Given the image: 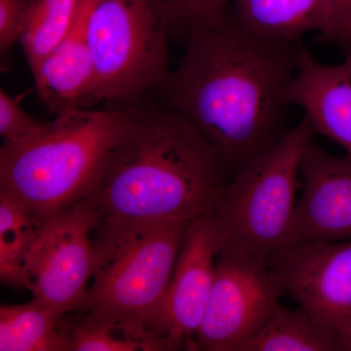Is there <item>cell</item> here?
Listing matches in <instances>:
<instances>
[{
	"mask_svg": "<svg viewBox=\"0 0 351 351\" xmlns=\"http://www.w3.org/2000/svg\"><path fill=\"white\" fill-rule=\"evenodd\" d=\"M186 34L181 61L159 90L235 174L286 131L302 46L258 36L228 17Z\"/></svg>",
	"mask_w": 351,
	"mask_h": 351,
	"instance_id": "cell-1",
	"label": "cell"
},
{
	"mask_svg": "<svg viewBox=\"0 0 351 351\" xmlns=\"http://www.w3.org/2000/svg\"><path fill=\"white\" fill-rule=\"evenodd\" d=\"M127 110L86 197L96 210V226L193 221L213 210L230 182L213 145L169 108Z\"/></svg>",
	"mask_w": 351,
	"mask_h": 351,
	"instance_id": "cell-2",
	"label": "cell"
},
{
	"mask_svg": "<svg viewBox=\"0 0 351 351\" xmlns=\"http://www.w3.org/2000/svg\"><path fill=\"white\" fill-rule=\"evenodd\" d=\"M125 110L59 113L40 133L0 149V189L45 219L93 191L117 136Z\"/></svg>",
	"mask_w": 351,
	"mask_h": 351,
	"instance_id": "cell-3",
	"label": "cell"
},
{
	"mask_svg": "<svg viewBox=\"0 0 351 351\" xmlns=\"http://www.w3.org/2000/svg\"><path fill=\"white\" fill-rule=\"evenodd\" d=\"M191 221L95 226L93 277L75 309L144 325L157 332L159 311Z\"/></svg>",
	"mask_w": 351,
	"mask_h": 351,
	"instance_id": "cell-4",
	"label": "cell"
},
{
	"mask_svg": "<svg viewBox=\"0 0 351 351\" xmlns=\"http://www.w3.org/2000/svg\"><path fill=\"white\" fill-rule=\"evenodd\" d=\"M313 135L304 117L233 175L213 209L218 251L237 249L267 260L283 248L298 202L302 157Z\"/></svg>",
	"mask_w": 351,
	"mask_h": 351,
	"instance_id": "cell-5",
	"label": "cell"
},
{
	"mask_svg": "<svg viewBox=\"0 0 351 351\" xmlns=\"http://www.w3.org/2000/svg\"><path fill=\"white\" fill-rule=\"evenodd\" d=\"M100 101H136L167 80L172 21L163 0H85Z\"/></svg>",
	"mask_w": 351,
	"mask_h": 351,
	"instance_id": "cell-6",
	"label": "cell"
},
{
	"mask_svg": "<svg viewBox=\"0 0 351 351\" xmlns=\"http://www.w3.org/2000/svg\"><path fill=\"white\" fill-rule=\"evenodd\" d=\"M283 292L267 258L237 249L218 251L195 350L241 351L280 306Z\"/></svg>",
	"mask_w": 351,
	"mask_h": 351,
	"instance_id": "cell-7",
	"label": "cell"
},
{
	"mask_svg": "<svg viewBox=\"0 0 351 351\" xmlns=\"http://www.w3.org/2000/svg\"><path fill=\"white\" fill-rule=\"evenodd\" d=\"M97 221L96 210L86 198L48 221L27 283L34 299L63 314L82 304L94 274Z\"/></svg>",
	"mask_w": 351,
	"mask_h": 351,
	"instance_id": "cell-8",
	"label": "cell"
},
{
	"mask_svg": "<svg viewBox=\"0 0 351 351\" xmlns=\"http://www.w3.org/2000/svg\"><path fill=\"white\" fill-rule=\"evenodd\" d=\"M284 292L326 326L351 320V240L295 245L267 258Z\"/></svg>",
	"mask_w": 351,
	"mask_h": 351,
	"instance_id": "cell-9",
	"label": "cell"
},
{
	"mask_svg": "<svg viewBox=\"0 0 351 351\" xmlns=\"http://www.w3.org/2000/svg\"><path fill=\"white\" fill-rule=\"evenodd\" d=\"M217 241L213 210L189 223L171 276L156 330L171 350H195L216 274Z\"/></svg>",
	"mask_w": 351,
	"mask_h": 351,
	"instance_id": "cell-10",
	"label": "cell"
},
{
	"mask_svg": "<svg viewBox=\"0 0 351 351\" xmlns=\"http://www.w3.org/2000/svg\"><path fill=\"white\" fill-rule=\"evenodd\" d=\"M302 195L283 248L351 240V156L328 154L314 141L301 164ZM281 249V250H282Z\"/></svg>",
	"mask_w": 351,
	"mask_h": 351,
	"instance_id": "cell-11",
	"label": "cell"
},
{
	"mask_svg": "<svg viewBox=\"0 0 351 351\" xmlns=\"http://www.w3.org/2000/svg\"><path fill=\"white\" fill-rule=\"evenodd\" d=\"M288 97L291 105L304 110L314 133L334 141L351 156V58L330 66L302 48Z\"/></svg>",
	"mask_w": 351,
	"mask_h": 351,
	"instance_id": "cell-12",
	"label": "cell"
},
{
	"mask_svg": "<svg viewBox=\"0 0 351 351\" xmlns=\"http://www.w3.org/2000/svg\"><path fill=\"white\" fill-rule=\"evenodd\" d=\"M32 75L39 99L55 115L100 101L96 66L85 34L84 5L71 32Z\"/></svg>",
	"mask_w": 351,
	"mask_h": 351,
	"instance_id": "cell-13",
	"label": "cell"
},
{
	"mask_svg": "<svg viewBox=\"0 0 351 351\" xmlns=\"http://www.w3.org/2000/svg\"><path fill=\"white\" fill-rule=\"evenodd\" d=\"M49 219L41 218L19 198L0 189V280L3 285L27 290Z\"/></svg>",
	"mask_w": 351,
	"mask_h": 351,
	"instance_id": "cell-14",
	"label": "cell"
},
{
	"mask_svg": "<svg viewBox=\"0 0 351 351\" xmlns=\"http://www.w3.org/2000/svg\"><path fill=\"white\" fill-rule=\"evenodd\" d=\"M61 331L66 351H171L149 327L75 309L64 314Z\"/></svg>",
	"mask_w": 351,
	"mask_h": 351,
	"instance_id": "cell-15",
	"label": "cell"
},
{
	"mask_svg": "<svg viewBox=\"0 0 351 351\" xmlns=\"http://www.w3.org/2000/svg\"><path fill=\"white\" fill-rule=\"evenodd\" d=\"M237 20L258 36L298 41L309 32L322 31L325 0H234Z\"/></svg>",
	"mask_w": 351,
	"mask_h": 351,
	"instance_id": "cell-16",
	"label": "cell"
},
{
	"mask_svg": "<svg viewBox=\"0 0 351 351\" xmlns=\"http://www.w3.org/2000/svg\"><path fill=\"white\" fill-rule=\"evenodd\" d=\"M64 314L38 299L0 306V351H66Z\"/></svg>",
	"mask_w": 351,
	"mask_h": 351,
	"instance_id": "cell-17",
	"label": "cell"
},
{
	"mask_svg": "<svg viewBox=\"0 0 351 351\" xmlns=\"http://www.w3.org/2000/svg\"><path fill=\"white\" fill-rule=\"evenodd\" d=\"M241 351H336L335 331L301 306L280 304Z\"/></svg>",
	"mask_w": 351,
	"mask_h": 351,
	"instance_id": "cell-18",
	"label": "cell"
},
{
	"mask_svg": "<svg viewBox=\"0 0 351 351\" xmlns=\"http://www.w3.org/2000/svg\"><path fill=\"white\" fill-rule=\"evenodd\" d=\"M85 0H34L20 41L34 71L71 32Z\"/></svg>",
	"mask_w": 351,
	"mask_h": 351,
	"instance_id": "cell-19",
	"label": "cell"
},
{
	"mask_svg": "<svg viewBox=\"0 0 351 351\" xmlns=\"http://www.w3.org/2000/svg\"><path fill=\"white\" fill-rule=\"evenodd\" d=\"M230 0H163L173 29L186 32L206 29L226 19V9Z\"/></svg>",
	"mask_w": 351,
	"mask_h": 351,
	"instance_id": "cell-20",
	"label": "cell"
},
{
	"mask_svg": "<svg viewBox=\"0 0 351 351\" xmlns=\"http://www.w3.org/2000/svg\"><path fill=\"white\" fill-rule=\"evenodd\" d=\"M47 124L25 112L19 99L0 90V135L3 144H17L29 140L40 133Z\"/></svg>",
	"mask_w": 351,
	"mask_h": 351,
	"instance_id": "cell-21",
	"label": "cell"
},
{
	"mask_svg": "<svg viewBox=\"0 0 351 351\" xmlns=\"http://www.w3.org/2000/svg\"><path fill=\"white\" fill-rule=\"evenodd\" d=\"M325 22L320 38L351 58V0H325Z\"/></svg>",
	"mask_w": 351,
	"mask_h": 351,
	"instance_id": "cell-22",
	"label": "cell"
},
{
	"mask_svg": "<svg viewBox=\"0 0 351 351\" xmlns=\"http://www.w3.org/2000/svg\"><path fill=\"white\" fill-rule=\"evenodd\" d=\"M34 0H0V51L10 52L20 41Z\"/></svg>",
	"mask_w": 351,
	"mask_h": 351,
	"instance_id": "cell-23",
	"label": "cell"
},
{
	"mask_svg": "<svg viewBox=\"0 0 351 351\" xmlns=\"http://www.w3.org/2000/svg\"><path fill=\"white\" fill-rule=\"evenodd\" d=\"M335 346L338 351H351V320L335 329Z\"/></svg>",
	"mask_w": 351,
	"mask_h": 351,
	"instance_id": "cell-24",
	"label": "cell"
}]
</instances>
